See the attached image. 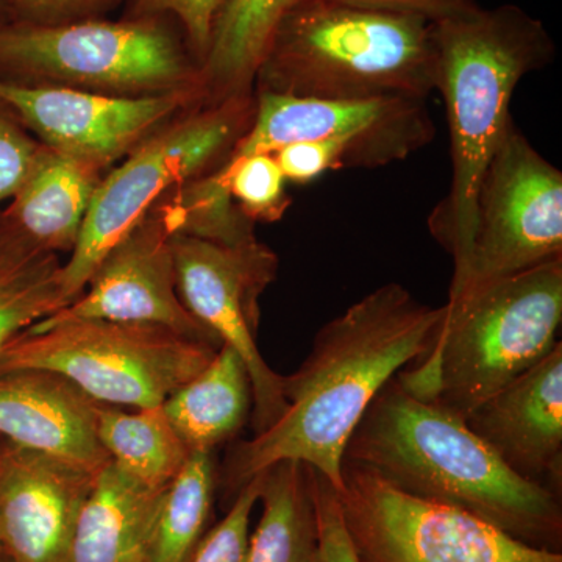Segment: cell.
I'll use <instances>...</instances> for the list:
<instances>
[{"label": "cell", "instance_id": "obj_32", "mask_svg": "<svg viewBox=\"0 0 562 562\" xmlns=\"http://www.w3.org/2000/svg\"><path fill=\"white\" fill-rule=\"evenodd\" d=\"M272 155L284 179L297 184L310 183L322 173L341 169L338 151L327 139L297 140L280 147Z\"/></svg>", "mask_w": 562, "mask_h": 562}, {"label": "cell", "instance_id": "obj_25", "mask_svg": "<svg viewBox=\"0 0 562 562\" xmlns=\"http://www.w3.org/2000/svg\"><path fill=\"white\" fill-rule=\"evenodd\" d=\"M216 482L213 454L191 453L179 475L161 492L149 562L191 561L209 531Z\"/></svg>", "mask_w": 562, "mask_h": 562}, {"label": "cell", "instance_id": "obj_27", "mask_svg": "<svg viewBox=\"0 0 562 562\" xmlns=\"http://www.w3.org/2000/svg\"><path fill=\"white\" fill-rule=\"evenodd\" d=\"M262 473L233 498L228 513L203 536L190 562H246L250 517L260 501Z\"/></svg>", "mask_w": 562, "mask_h": 562}, {"label": "cell", "instance_id": "obj_34", "mask_svg": "<svg viewBox=\"0 0 562 562\" xmlns=\"http://www.w3.org/2000/svg\"><path fill=\"white\" fill-rule=\"evenodd\" d=\"M9 21H11L9 10H7L5 3L0 0V24H5Z\"/></svg>", "mask_w": 562, "mask_h": 562}, {"label": "cell", "instance_id": "obj_18", "mask_svg": "<svg viewBox=\"0 0 562 562\" xmlns=\"http://www.w3.org/2000/svg\"><path fill=\"white\" fill-rule=\"evenodd\" d=\"M98 162L43 146L3 217L29 241L52 254H70L105 176Z\"/></svg>", "mask_w": 562, "mask_h": 562}, {"label": "cell", "instance_id": "obj_22", "mask_svg": "<svg viewBox=\"0 0 562 562\" xmlns=\"http://www.w3.org/2000/svg\"><path fill=\"white\" fill-rule=\"evenodd\" d=\"M260 522L249 536L246 562L319 561L313 468L281 461L262 472Z\"/></svg>", "mask_w": 562, "mask_h": 562}, {"label": "cell", "instance_id": "obj_15", "mask_svg": "<svg viewBox=\"0 0 562 562\" xmlns=\"http://www.w3.org/2000/svg\"><path fill=\"white\" fill-rule=\"evenodd\" d=\"M98 473L0 439V547L13 562H66Z\"/></svg>", "mask_w": 562, "mask_h": 562}, {"label": "cell", "instance_id": "obj_21", "mask_svg": "<svg viewBox=\"0 0 562 562\" xmlns=\"http://www.w3.org/2000/svg\"><path fill=\"white\" fill-rule=\"evenodd\" d=\"M295 0H221L201 79L206 103L254 94L277 24Z\"/></svg>", "mask_w": 562, "mask_h": 562}, {"label": "cell", "instance_id": "obj_36", "mask_svg": "<svg viewBox=\"0 0 562 562\" xmlns=\"http://www.w3.org/2000/svg\"><path fill=\"white\" fill-rule=\"evenodd\" d=\"M0 557H2V547H0Z\"/></svg>", "mask_w": 562, "mask_h": 562}, {"label": "cell", "instance_id": "obj_8", "mask_svg": "<svg viewBox=\"0 0 562 562\" xmlns=\"http://www.w3.org/2000/svg\"><path fill=\"white\" fill-rule=\"evenodd\" d=\"M254 114L255 92L192 106L151 133L116 169L103 176L79 241L69 260L63 262L65 306L79 297L111 247L155 203L227 162L249 131Z\"/></svg>", "mask_w": 562, "mask_h": 562}, {"label": "cell", "instance_id": "obj_11", "mask_svg": "<svg viewBox=\"0 0 562 562\" xmlns=\"http://www.w3.org/2000/svg\"><path fill=\"white\" fill-rule=\"evenodd\" d=\"M181 302L217 339L241 357L251 383L255 435L286 412L281 375L260 353V297L276 280L279 257L260 241L224 246L172 233Z\"/></svg>", "mask_w": 562, "mask_h": 562}, {"label": "cell", "instance_id": "obj_29", "mask_svg": "<svg viewBox=\"0 0 562 562\" xmlns=\"http://www.w3.org/2000/svg\"><path fill=\"white\" fill-rule=\"evenodd\" d=\"M43 146L16 114L0 101V203L16 194Z\"/></svg>", "mask_w": 562, "mask_h": 562}, {"label": "cell", "instance_id": "obj_33", "mask_svg": "<svg viewBox=\"0 0 562 562\" xmlns=\"http://www.w3.org/2000/svg\"><path fill=\"white\" fill-rule=\"evenodd\" d=\"M361 9L394 11V13L417 14L430 21H439L476 5L475 0H339Z\"/></svg>", "mask_w": 562, "mask_h": 562}, {"label": "cell", "instance_id": "obj_7", "mask_svg": "<svg viewBox=\"0 0 562 562\" xmlns=\"http://www.w3.org/2000/svg\"><path fill=\"white\" fill-rule=\"evenodd\" d=\"M217 350L160 325L49 316L0 350V372L43 369L60 373L92 401L155 408Z\"/></svg>", "mask_w": 562, "mask_h": 562}, {"label": "cell", "instance_id": "obj_24", "mask_svg": "<svg viewBox=\"0 0 562 562\" xmlns=\"http://www.w3.org/2000/svg\"><path fill=\"white\" fill-rule=\"evenodd\" d=\"M60 255L40 249L0 211V350L65 308Z\"/></svg>", "mask_w": 562, "mask_h": 562}, {"label": "cell", "instance_id": "obj_26", "mask_svg": "<svg viewBox=\"0 0 562 562\" xmlns=\"http://www.w3.org/2000/svg\"><path fill=\"white\" fill-rule=\"evenodd\" d=\"M216 173L227 181L233 201L254 224L280 221L291 206L286 179L268 151L228 160Z\"/></svg>", "mask_w": 562, "mask_h": 562}, {"label": "cell", "instance_id": "obj_10", "mask_svg": "<svg viewBox=\"0 0 562 562\" xmlns=\"http://www.w3.org/2000/svg\"><path fill=\"white\" fill-rule=\"evenodd\" d=\"M562 257V173L514 120L484 168L464 271L449 297Z\"/></svg>", "mask_w": 562, "mask_h": 562}, {"label": "cell", "instance_id": "obj_14", "mask_svg": "<svg viewBox=\"0 0 562 562\" xmlns=\"http://www.w3.org/2000/svg\"><path fill=\"white\" fill-rule=\"evenodd\" d=\"M171 235L157 202L111 247L79 297L52 316L160 325L221 349L181 302Z\"/></svg>", "mask_w": 562, "mask_h": 562}, {"label": "cell", "instance_id": "obj_3", "mask_svg": "<svg viewBox=\"0 0 562 562\" xmlns=\"http://www.w3.org/2000/svg\"><path fill=\"white\" fill-rule=\"evenodd\" d=\"M438 85L446 102L452 154L450 192L430 216V231L452 255L453 279L471 251L475 201L484 168L509 122V105L527 74L553 60L542 21L516 5H473L432 21Z\"/></svg>", "mask_w": 562, "mask_h": 562}, {"label": "cell", "instance_id": "obj_12", "mask_svg": "<svg viewBox=\"0 0 562 562\" xmlns=\"http://www.w3.org/2000/svg\"><path fill=\"white\" fill-rule=\"evenodd\" d=\"M254 92V121L228 160L272 154L297 140L328 139L338 147L342 169L380 168L406 160L436 136L427 99L324 101Z\"/></svg>", "mask_w": 562, "mask_h": 562}, {"label": "cell", "instance_id": "obj_13", "mask_svg": "<svg viewBox=\"0 0 562 562\" xmlns=\"http://www.w3.org/2000/svg\"><path fill=\"white\" fill-rule=\"evenodd\" d=\"M0 101L44 146L90 158L103 169L127 157L166 122L206 103L203 95L194 92L109 98L3 79Z\"/></svg>", "mask_w": 562, "mask_h": 562}, {"label": "cell", "instance_id": "obj_4", "mask_svg": "<svg viewBox=\"0 0 562 562\" xmlns=\"http://www.w3.org/2000/svg\"><path fill=\"white\" fill-rule=\"evenodd\" d=\"M436 85L432 21L339 0H295L272 33L254 91L324 101L428 99Z\"/></svg>", "mask_w": 562, "mask_h": 562}, {"label": "cell", "instance_id": "obj_17", "mask_svg": "<svg viewBox=\"0 0 562 562\" xmlns=\"http://www.w3.org/2000/svg\"><path fill=\"white\" fill-rule=\"evenodd\" d=\"M99 402L60 373L0 372V439L99 473L110 464L95 432Z\"/></svg>", "mask_w": 562, "mask_h": 562}, {"label": "cell", "instance_id": "obj_23", "mask_svg": "<svg viewBox=\"0 0 562 562\" xmlns=\"http://www.w3.org/2000/svg\"><path fill=\"white\" fill-rule=\"evenodd\" d=\"M99 403L95 432L111 462L154 491H162L191 457L165 409L132 408Z\"/></svg>", "mask_w": 562, "mask_h": 562}, {"label": "cell", "instance_id": "obj_16", "mask_svg": "<svg viewBox=\"0 0 562 562\" xmlns=\"http://www.w3.org/2000/svg\"><path fill=\"white\" fill-rule=\"evenodd\" d=\"M465 424L517 475L561 494V341L484 401Z\"/></svg>", "mask_w": 562, "mask_h": 562}, {"label": "cell", "instance_id": "obj_35", "mask_svg": "<svg viewBox=\"0 0 562 562\" xmlns=\"http://www.w3.org/2000/svg\"><path fill=\"white\" fill-rule=\"evenodd\" d=\"M0 562H13V561L9 560V558H7L5 554H2V557H0Z\"/></svg>", "mask_w": 562, "mask_h": 562}, {"label": "cell", "instance_id": "obj_9", "mask_svg": "<svg viewBox=\"0 0 562 562\" xmlns=\"http://www.w3.org/2000/svg\"><path fill=\"white\" fill-rule=\"evenodd\" d=\"M342 519L360 562H562L472 514L414 497L342 461Z\"/></svg>", "mask_w": 562, "mask_h": 562}, {"label": "cell", "instance_id": "obj_1", "mask_svg": "<svg viewBox=\"0 0 562 562\" xmlns=\"http://www.w3.org/2000/svg\"><path fill=\"white\" fill-rule=\"evenodd\" d=\"M442 317L443 306L425 305L390 283L325 324L301 368L281 375L286 412L228 453L222 472L227 495L235 498L281 461L312 465L338 491L355 428L384 384L428 350Z\"/></svg>", "mask_w": 562, "mask_h": 562}, {"label": "cell", "instance_id": "obj_20", "mask_svg": "<svg viewBox=\"0 0 562 562\" xmlns=\"http://www.w3.org/2000/svg\"><path fill=\"white\" fill-rule=\"evenodd\" d=\"M251 383L241 357L222 346L213 360L162 403L191 453H213L235 438L249 417Z\"/></svg>", "mask_w": 562, "mask_h": 562}, {"label": "cell", "instance_id": "obj_28", "mask_svg": "<svg viewBox=\"0 0 562 562\" xmlns=\"http://www.w3.org/2000/svg\"><path fill=\"white\" fill-rule=\"evenodd\" d=\"M221 0H127L124 18H171L180 25L192 57L202 66Z\"/></svg>", "mask_w": 562, "mask_h": 562}, {"label": "cell", "instance_id": "obj_31", "mask_svg": "<svg viewBox=\"0 0 562 562\" xmlns=\"http://www.w3.org/2000/svg\"><path fill=\"white\" fill-rule=\"evenodd\" d=\"M10 20L32 25H60L94 20L127 0H2Z\"/></svg>", "mask_w": 562, "mask_h": 562}, {"label": "cell", "instance_id": "obj_30", "mask_svg": "<svg viewBox=\"0 0 562 562\" xmlns=\"http://www.w3.org/2000/svg\"><path fill=\"white\" fill-rule=\"evenodd\" d=\"M313 492L317 525H319V561L317 562H360L342 519L338 492L314 469Z\"/></svg>", "mask_w": 562, "mask_h": 562}, {"label": "cell", "instance_id": "obj_2", "mask_svg": "<svg viewBox=\"0 0 562 562\" xmlns=\"http://www.w3.org/2000/svg\"><path fill=\"white\" fill-rule=\"evenodd\" d=\"M344 461L398 491L453 506L538 549L560 552L558 492L512 471L464 419L391 379L347 443Z\"/></svg>", "mask_w": 562, "mask_h": 562}, {"label": "cell", "instance_id": "obj_19", "mask_svg": "<svg viewBox=\"0 0 562 562\" xmlns=\"http://www.w3.org/2000/svg\"><path fill=\"white\" fill-rule=\"evenodd\" d=\"M161 492L110 462L81 506L66 562H149Z\"/></svg>", "mask_w": 562, "mask_h": 562}, {"label": "cell", "instance_id": "obj_6", "mask_svg": "<svg viewBox=\"0 0 562 562\" xmlns=\"http://www.w3.org/2000/svg\"><path fill=\"white\" fill-rule=\"evenodd\" d=\"M0 79L109 98L173 92L205 98L201 66L171 18H94L60 25L5 22L0 24Z\"/></svg>", "mask_w": 562, "mask_h": 562}, {"label": "cell", "instance_id": "obj_5", "mask_svg": "<svg viewBox=\"0 0 562 562\" xmlns=\"http://www.w3.org/2000/svg\"><path fill=\"white\" fill-rule=\"evenodd\" d=\"M562 257L449 297L419 364L397 373L414 397L468 419L557 346Z\"/></svg>", "mask_w": 562, "mask_h": 562}]
</instances>
